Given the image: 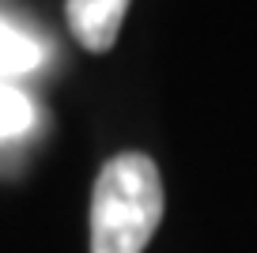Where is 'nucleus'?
Instances as JSON below:
<instances>
[{
    "label": "nucleus",
    "mask_w": 257,
    "mask_h": 253,
    "mask_svg": "<svg viewBox=\"0 0 257 253\" xmlns=\"http://www.w3.org/2000/svg\"><path fill=\"white\" fill-rule=\"evenodd\" d=\"M163 219L159 166L140 151H121L98 170L91 197V253H144Z\"/></svg>",
    "instance_id": "1"
},
{
    "label": "nucleus",
    "mask_w": 257,
    "mask_h": 253,
    "mask_svg": "<svg viewBox=\"0 0 257 253\" xmlns=\"http://www.w3.org/2000/svg\"><path fill=\"white\" fill-rule=\"evenodd\" d=\"M128 0H68V27L91 53H106L117 42Z\"/></svg>",
    "instance_id": "2"
},
{
    "label": "nucleus",
    "mask_w": 257,
    "mask_h": 253,
    "mask_svg": "<svg viewBox=\"0 0 257 253\" xmlns=\"http://www.w3.org/2000/svg\"><path fill=\"white\" fill-rule=\"evenodd\" d=\"M46 61V42L0 19V76H23Z\"/></svg>",
    "instance_id": "3"
},
{
    "label": "nucleus",
    "mask_w": 257,
    "mask_h": 253,
    "mask_svg": "<svg viewBox=\"0 0 257 253\" xmlns=\"http://www.w3.org/2000/svg\"><path fill=\"white\" fill-rule=\"evenodd\" d=\"M31 121H34L31 98H27L23 91H16V87H0V140L27 133Z\"/></svg>",
    "instance_id": "4"
}]
</instances>
